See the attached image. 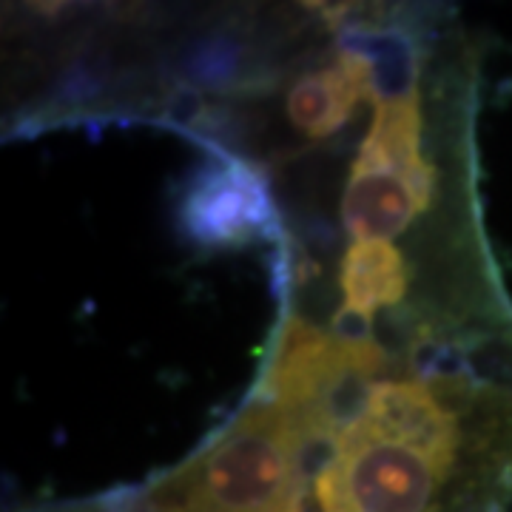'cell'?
Returning a JSON list of instances; mask_svg holds the SVG:
<instances>
[{"label": "cell", "instance_id": "obj_7", "mask_svg": "<svg viewBox=\"0 0 512 512\" xmlns=\"http://www.w3.org/2000/svg\"><path fill=\"white\" fill-rule=\"evenodd\" d=\"M55 512H128L123 504L114 501H100V504H83V507H72V510H55Z\"/></svg>", "mask_w": 512, "mask_h": 512}, {"label": "cell", "instance_id": "obj_1", "mask_svg": "<svg viewBox=\"0 0 512 512\" xmlns=\"http://www.w3.org/2000/svg\"><path fill=\"white\" fill-rule=\"evenodd\" d=\"M313 495L319 512H507L512 384L467 373L370 384Z\"/></svg>", "mask_w": 512, "mask_h": 512}, {"label": "cell", "instance_id": "obj_4", "mask_svg": "<svg viewBox=\"0 0 512 512\" xmlns=\"http://www.w3.org/2000/svg\"><path fill=\"white\" fill-rule=\"evenodd\" d=\"M379 69L376 60L348 49L339 52L330 63L302 74L285 94V114L299 134L305 137H330L348 126L353 109L362 100H373V106L382 100L379 97Z\"/></svg>", "mask_w": 512, "mask_h": 512}, {"label": "cell", "instance_id": "obj_3", "mask_svg": "<svg viewBox=\"0 0 512 512\" xmlns=\"http://www.w3.org/2000/svg\"><path fill=\"white\" fill-rule=\"evenodd\" d=\"M188 237L208 248H239L271 234L276 214L262 174L220 160L194 174L180 208Z\"/></svg>", "mask_w": 512, "mask_h": 512}, {"label": "cell", "instance_id": "obj_6", "mask_svg": "<svg viewBox=\"0 0 512 512\" xmlns=\"http://www.w3.org/2000/svg\"><path fill=\"white\" fill-rule=\"evenodd\" d=\"M433 205V194L404 183L390 171L350 165L348 188L342 197V220L353 242H390L404 234L421 211Z\"/></svg>", "mask_w": 512, "mask_h": 512}, {"label": "cell", "instance_id": "obj_5", "mask_svg": "<svg viewBox=\"0 0 512 512\" xmlns=\"http://www.w3.org/2000/svg\"><path fill=\"white\" fill-rule=\"evenodd\" d=\"M342 311L336 316V333L370 336L376 313L399 308L410 288V268L393 242H353L339 268Z\"/></svg>", "mask_w": 512, "mask_h": 512}, {"label": "cell", "instance_id": "obj_2", "mask_svg": "<svg viewBox=\"0 0 512 512\" xmlns=\"http://www.w3.org/2000/svg\"><path fill=\"white\" fill-rule=\"evenodd\" d=\"M330 441L288 404L254 396L183 464L123 498L128 512H305L308 458Z\"/></svg>", "mask_w": 512, "mask_h": 512}]
</instances>
